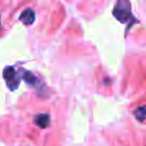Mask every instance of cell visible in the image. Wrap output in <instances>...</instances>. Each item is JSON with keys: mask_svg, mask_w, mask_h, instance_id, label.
<instances>
[{"mask_svg": "<svg viewBox=\"0 0 146 146\" xmlns=\"http://www.w3.org/2000/svg\"><path fill=\"white\" fill-rule=\"evenodd\" d=\"M113 15L121 23H128L129 21H131V25H133V23L139 22V21L132 15L131 5H129V3H127V1H118L114 9H113ZM128 30H129V26H128Z\"/></svg>", "mask_w": 146, "mask_h": 146, "instance_id": "cell-1", "label": "cell"}, {"mask_svg": "<svg viewBox=\"0 0 146 146\" xmlns=\"http://www.w3.org/2000/svg\"><path fill=\"white\" fill-rule=\"evenodd\" d=\"M5 81H7V85L10 90H17L18 86L21 83V74L15 71L13 67H7L3 72Z\"/></svg>", "mask_w": 146, "mask_h": 146, "instance_id": "cell-2", "label": "cell"}, {"mask_svg": "<svg viewBox=\"0 0 146 146\" xmlns=\"http://www.w3.org/2000/svg\"><path fill=\"white\" fill-rule=\"evenodd\" d=\"M33 119H35L36 126L40 127V128H48L50 126V115L49 114H38Z\"/></svg>", "mask_w": 146, "mask_h": 146, "instance_id": "cell-3", "label": "cell"}, {"mask_svg": "<svg viewBox=\"0 0 146 146\" xmlns=\"http://www.w3.org/2000/svg\"><path fill=\"white\" fill-rule=\"evenodd\" d=\"M19 19L22 21L26 26L32 25V23L35 22V12H33L32 9H30V8H27L26 10H23V13L21 14Z\"/></svg>", "mask_w": 146, "mask_h": 146, "instance_id": "cell-4", "label": "cell"}, {"mask_svg": "<svg viewBox=\"0 0 146 146\" xmlns=\"http://www.w3.org/2000/svg\"><path fill=\"white\" fill-rule=\"evenodd\" d=\"M135 117L140 122H144V119H145V106L144 105H141L137 110H135Z\"/></svg>", "mask_w": 146, "mask_h": 146, "instance_id": "cell-5", "label": "cell"}]
</instances>
